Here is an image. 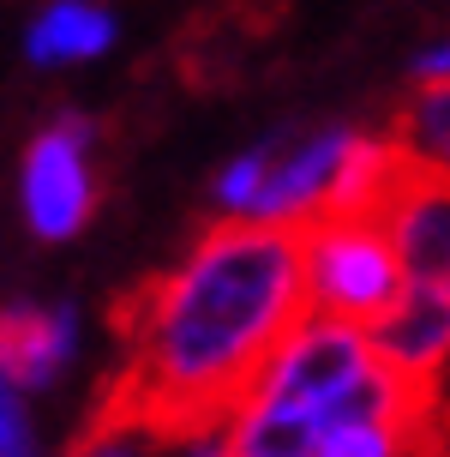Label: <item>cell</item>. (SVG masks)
Instances as JSON below:
<instances>
[{
	"mask_svg": "<svg viewBox=\"0 0 450 457\" xmlns=\"http://www.w3.org/2000/svg\"><path fill=\"white\" fill-rule=\"evenodd\" d=\"M379 223L390 228V247L403 259V277L450 289V175L427 169L397 145V169L384 187Z\"/></svg>",
	"mask_w": 450,
	"mask_h": 457,
	"instance_id": "4",
	"label": "cell"
},
{
	"mask_svg": "<svg viewBox=\"0 0 450 457\" xmlns=\"http://www.w3.org/2000/svg\"><path fill=\"white\" fill-rule=\"evenodd\" d=\"M67 457H138V439L133 434H102V428H78Z\"/></svg>",
	"mask_w": 450,
	"mask_h": 457,
	"instance_id": "14",
	"label": "cell"
},
{
	"mask_svg": "<svg viewBox=\"0 0 450 457\" xmlns=\"http://www.w3.org/2000/svg\"><path fill=\"white\" fill-rule=\"evenodd\" d=\"M114 43V19L90 0H54L43 19L30 24L24 37V54L37 67H61V61H90Z\"/></svg>",
	"mask_w": 450,
	"mask_h": 457,
	"instance_id": "9",
	"label": "cell"
},
{
	"mask_svg": "<svg viewBox=\"0 0 450 457\" xmlns=\"http://www.w3.org/2000/svg\"><path fill=\"white\" fill-rule=\"evenodd\" d=\"M397 452V439L384 434L379 421H342L324 434V452L318 457H390Z\"/></svg>",
	"mask_w": 450,
	"mask_h": 457,
	"instance_id": "12",
	"label": "cell"
},
{
	"mask_svg": "<svg viewBox=\"0 0 450 457\" xmlns=\"http://www.w3.org/2000/svg\"><path fill=\"white\" fill-rule=\"evenodd\" d=\"M0 452H19V457H37V439H30V421H24V403H19V386L0 373Z\"/></svg>",
	"mask_w": 450,
	"mask_h": 457,
	"instance_id": "13",
	"label": "cell"
},
{
	"mask_svg": "<svg viewBox=\"0 0 450 457\" xmlns=\"http://www.w3.org/2000/svg\"><path fill=\"white\" fill-rule=\"evenodd\" d=\"M90 120L61 114L30 151H24V211L43 241H67L96 211V181H90Z\"/></svg>",
	"mask_w": 450,
	"mask_h": 457,
	"instance_id": "5",
	"label": "cell"
},
{
	"mask_svg": "<svg viewBox=\"0 0 450 457\" xmlns=\"http://www.w3.org/2000/svg\"><path fill=\"white\" fill-rule=\"evenodd\" d=\"M318 452H324V421L300 410H270V403H252L228 434V457H318Z\"/></svg>",
	"mask_w": 450,
	"mask_h": 457,
	"instance_id": "10",
	"label": "cell"
},
{
	"mask_svg": "<svg viewBox=\"0 0 450 457\" xmlns=\"http://www.w3.org/2000/svg\"><path fill=\"white\" fill-rule=\"evenodd\" d=\"M372 367V349L360 343L355 325L342 320H307L300 331L289 337V349L270 361L265 386L252 403H270V410H300V415H318L324 434H331V410L360 386V373ZM247 403V410H252Z\"/></svg>",
	"mask_w": 450,
	"mask_h": 457,
	"instance_id": "3",
	"label": "cell"
},
{
	"mask_svg": "<svg viewBox=\"0 0 450 457\" xmlns=\"http://www.w3.org/2000/svg\"><path fill=\"white\" fill-rule=\"evenodd\" d=\"M313 228V307L318 320L372 325L403 295V259L390 247V228L379 217L348 223H307Z\"/></svg>",
	"mask_w": 450,
	"mask_h": 457,
	"instance_id": "2",
	"label": "cell"
},
{
	"mask_svg": "<svg viewBox=\"0 0 450 457\" xmlns=\"http://www.w3.org/2000/svg\"><path fill=\"white\" fill-rule=\"evenodd\" d=\"M390 138L403 145L408 157H421L427 169H445L450 175V85H421L397 109Z\"/></svg>",
	"mask_w": 450,
	"mask_h": 457,
	"instance_id": "11",
	"label": "cell"
},
{
	"mask_svg": "<svg viewBox=\"0 0 450 457\" xmlns=\"http://www.w3.org/2000/svg\"><path fill=\"white\" fill-rule=\"evenodd\" d=\"M414 79H421V85H450V43L427 48V54L414 61Z\"/></svg>",
	"mask_w": 450,
	"mask_h": 457,
	"instance_id": "15",
	"label": "cell"
},
{
	"mask_svg": "<svg viewBox=\"0 0 450 457\" xmlns=\"http://www.w3.org/2000/svg\"><path fill=\"white\" fill-rule=\"evenodd\" d=\"M372 361L403 373L414 386L438 391V373L450 361V289H432V283H414L390 301V313L372 320Z\"/></svg>",
	"mask_w": 450,
	"mask_h": 457,
	"instance_id": "7",
	"label": "cell"
},
{
	"mask_svg": "<svg viewBox=\"0 0 450 457\" xmlns=\"http://www.w3.org/2000/svg\"><path fill=\"white\" fill-rule=\"evenodd\" d=\"M0 457H19V452H0Z\"/></svg>",
	"mask_w": 450,
	"mask_h": 457,
	"instance_id": "17",
	"label": "cell"
},
{
	"mask_svg": "<svg viewBox=\"0 0 450 457\" xmlns=\"http://www.w3.org/2000/svg\"><path fill=\"white\" fill-rule=\"evenodd\" d=\"M348 127H313V133H270L265 138V181L252 193V223H307L324 193L337 187L342 162L355 151Z\"/></svg>",
	"mask_w": 450,
	"mask_h": 457,
	"instance_id": "6",
	"label": "cell"
},
{
	"mask_svg": "<svg viewBox=\"0 0 450 457\" xmlns=\"http://www.w3.org/2000/svg\"><path fill=\"white\" fill-rule=\"evenodd\" d=\"M192 457H228V452H217V445H199V452H192Z\"/></svg>",
	"mask_w": 450,
	"mask_h": 457,
	"instance_id": "16",
	"label": "cell"
},
{
	"mask_svg": "<svg viewBox=\"0 0 450 457\" xmlns=\"http://www.w3.org/2000/svg\"><path fill=\"white\" fill-rule=\"evenodd\" d=\"M72 307H30L12 301L0 307V373L19 391H43L61 379V367L72 361Z\"/></svg>",
	"mask_w": 450,
	"mask_h": 457,
	"instance_id": "8",
	"label": "cell"
},
{
	"mask_svg": "<svg viewBox=\"0 0 450 457\" xmlns=\"http://www.w3.org/2000/svg\"><path fill=\"white\" fill-rule=\"evenodd\" d=\"M313 313V228L210 223L180 265L151 271L109 307L120 367L90 391L78 428L151 445H199L241 421L270 361Z\"/></svg>",
	"mask_w": 450,
	"mask_h": 457,
	"instance_id": "1",
	"label": "cell"
}]
</instances>
